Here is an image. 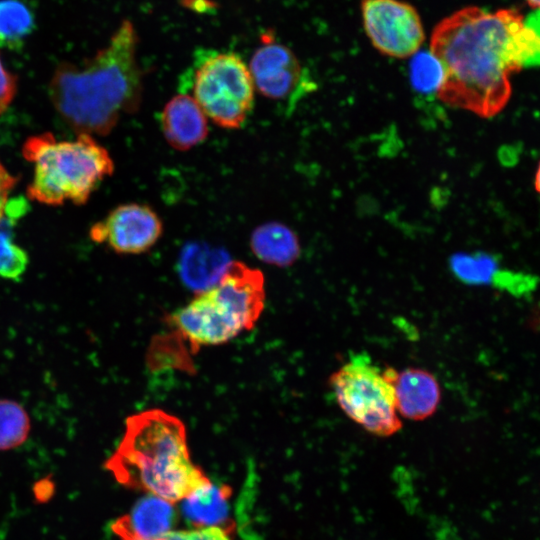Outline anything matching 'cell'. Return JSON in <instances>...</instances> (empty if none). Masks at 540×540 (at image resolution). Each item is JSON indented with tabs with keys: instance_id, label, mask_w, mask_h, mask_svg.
Segmentation results:
<instances>
[{
	"instance_id": "cell-1",
	"label": "cell",
	"mask_w": 540,
	"mask_h": 540,
	"mask_svg": "<svg viewBox=\"0 0 540 540\" xmlns=\"http://www.w3.org/2000/svg\"><path fill=\"white\" fill-rule=\"evenodd\" d=\"M429 51L443 69L438 98L492 117L509 100L510 75L540 63V32L515 11L467 6L434 27Z\"/></svg>"
},
{
	"instance_id": "cell-2",
	"label": "cell",
	"mask_w": 540,
	"mask_h": 540,
	"mask_svg": "<svg viewBox=\"0 0 540 540\" xmlns=\"http://www.w3.org/2000/svg\"><path fill=\"white\" fill-rule=\"evenodd\" d=\"M138 36L124 20L108 44L81 64L61 63L50 84V99L78 134L107 135L142 100V70L137 60Z\"/></svg>"
},
{
	"instance_id": "cell-3",
	"label": "cell",
	"mask_w": 540,
	"mask_h": 540,
	"mask_svg": "<svg viewBox=\"0 0 540 540\" xmlns=\"http://www.w3.org/2000/svg\"><path fill=\"white\" fill-rule=\"evenodd\" d=\"M105 468L126 488L175 504L210 481L192 461L184 423L161 409L126 419L123 437Z\"/></svg>"
},
{
	"instance_id": "cell-4",
	"label": "cell",
	"mask_w": 540,
	"mask_h": 540,
	"mask_svg": "<svg viewBox=\"0 0 540 540\" xmlns=\"http://www.w3.org/2000/svg\"><path fill=\"white\" fill-rule=\"evenodd\" d=\"M264 306L263 273L232 261L217 284L175 310L169 323L194 348L220 345L251 330Z\"/></svg>"
},
{
	"instance_id": "cell-5",
	"label": "cell",
	"mask_w": 540,
	"mask_h": 540,
	"mask_svg": "<svg viewBox=\"0 0 540 540\" xmlns=\"http://www.w3.org/2000/svg\"><path fill=\"white\" fill-rule=\"evenodd\" d=\"M22 151L24 158L34 164L27 195L46 205L66 201L85 204L114 171L108 151L85 133L72 141H57L51 133L32 136L25 141Z\"/></svg>"
},
{
	"instance_id": "cell-6",
	"label": "cell",
	"mask_w": 540,
	"mask_h": 540,
	"mask_svg": "<svg viewBox=\"0 0 540 540\" xmlns=\"http://www.w3.org/2000/svg\"><path fill=\"white\" fill-rule=\"evenodd\" d=\"M329 385L342 411L367 432L386 437L401 429L393 386L367 356L351 357Z\"/></svg>"
},
{
	"instance_id": "cell-7",
	"label": "cell",
	"mask_w": 540,
	"mask_h": 540,
	"mask_svg": "<svg viewBox=\"0 0 540 540\" xmlns=\"http://www.w3.org/2000/svg\"><path fill=\"white\" fill-rule=\"evenodd\" d=\"M254 90L249 69L237 54L213 52L197 60L192 97L218 126L240 128L252 109Z\"/></svg>"
},
{
	"instance_id": "cell-8",
	"label": "cell",
	"mask_w": 540,
	"mask_h": 540,
	"mask_svg": "<svg viewBox=\"0 0 540 540\" xmlns=\"http://www.w3.org/2000/svg\"><path fill=\"white\" fill-rule=\"evenodd\" d=\"M364 31L372 46L393 58L417 53L425 40L421 17L414 6L402 0H361Z\"/></svg>"
},
{
	"instance_id": "cell-9",
	"label": "cell",
	"mask_w": 540,
	"mask_h": 540,
	"mask_svg": "<svg viewBox=\"0 0 540 540\" xmlns=\"http://www.w3.org/2000/svg\"><path fill=\"white\" fill-rule=\"evenodd\" d=\"M248 69L254 88L271 100L292 101L314 85L293 51L276 42L271 33L263 35Z\"/></svg>"
},
{
	"instance_id": "cell-10",
	"label": "cell",
	"mask_w": 540,
	"mask_h": 540,
	"mask_svg": "<svg viewBox=\"0 0 540 540\" xmlns=\"http://www.w3.org/2000/svg\"><path fill=\"white\" fill-rule=\"evenodd\" d=\"M162 232V220L154 209L141 203H126L95 223L89 235L94 242L106 244L116 253L137 255L150 250Z\"/></svg>"
},
{
	"instance_id": "cell-11",
	"label": "cell",
	"mask_w": 540,
	"mask_h": 540,
	"mask_svg": "<svg viewBox=\"0 0 540 540\" xmlns=\"http://www.w3.org/2000/svg\"><path fill=\"white\" fill-rule=\"evenodd\" d=\"M383 373L393 386L396 410L402 417L420 421L436 412L441 389L432 373L413 367L400 371L387 367Z\"/></svg>"
},
{
	"instance_id": "cell-12",
	"label": "cell",
	"mask_w": 540,
	"mask_h": 540,
	"mask_svg": "<svg viewBox=\"0 0 540 540\" xmlns=\"http://www.w3.org/2000/svg\"><path fill=\"white\" fill-rule=\"evenodd\" d=\"M180 513L175 503L145 494L111 524L119 540H155L175 530Z\"/></svg>"
},
{
	"instance_id": "cell-13",
	"label": "cell",
	"mask_w": 540,
	"mask_h": 540,
	"mask_svg": "<svg viewBox=\"0 0 540 540\" xmlns=\"http://www.w3.org/2000/svg\"><path fill=\"white\" fill-rule=\"evenodd\" d=\"M160 126L168 144L180 151L199 145L209 132L207 116L188 94H178L165 104Z\"/></svg>"
},
{
	"instance_id": "cell-14",
	"label": "cell",
	"mask_w": 540,
	"mask_h": 540,
	"mask_svg": "<svg viewBox=\"0 0 540 540\" xmlns=\"http://www.w3.org/2000/svg\"><path fill=\"white\" fill-rule=\"evenodd\" d=\"M232 261L224 248L193 241L180 251L177 271L185 286L200 293L217 284Z\"/></svg>"
},
{
	"instance_id": "cell-15",
	"label": "cell",
	"mask_w": 540,
	"mask_h": 540,
	"mask_svg": "<svg viewBox=\"0 0 540 540\" xmlns=\"http://www.w3.org/2000/svg\"><path fill=\"white\" fill-rule=\"evenodd\" d=\"M450 267L467 284H491L517 297L528 288L527 274L502 269L497 258L488 253H456L450 258Z\"/></svg>"
},
{
	"instance_id": "cell-16",
	"label": "cell",
	"mask_w": 540,
	"mask_h": 540,
	"mask_svg": "<svg viewBox=\"0 0 540 540\" xmlns=\"http://www.w3.org/2000/svg\"><path fill=\"white\" fill-rule=\"evenodd\" d=\"M231 488L211 480L180 501L179 513L192 528L220 527L232 532L229 518Z\"/></svg>"
},
{
	"instance_id": "cell-17",
	"label": "cell",
	"mask_w": 540,
	"mask_h": 540,
	"mask_svg": "<svg viewBox=\"0 0 540 540\" xmlns=\"http://www.w3.org/2000/svg\"><path fill=\"white\" fill-rule=\"evenodd\" d=\"M250 248L258 259L277 267L292 265L301 253L297 234L277 221L256 227L250 236Z\"/></svg>"
},
{
	"instance_id": "cell-18",
	"label": "cell",
	"mask_w": 540,
	"mask_h": 540,
	"mask_svg": "<svg viewBox=\"0 0 540 540\" xmlns=\"http://www.w3.org/2000/svg\"><path fill=\"white\" fill-rule=\"evenodd\" d=\"M35 25L31 9L21 0H0V45L16 49Z\"/></svg>"
},
{
	"instance_id": "cell-19",
	"label": "cell",
	"mask_w": 540,
	"mask_h": 540,
	"mask_svg": "<svg viewBox=\"0 0 540 540\" xmlns=\"http://www.w3.org/2000/svg\"><path fill=\"white\" fill-rule=\"evenodd\" d=\"M30 419L19 403L0 400V450H11L22 445L30 432Z\"/></svg>"
},
{
	"instance_id": "cell-20",
	"label": "cell",
	"mask_w": 540,
	"mask_h": 540,
	"mask_svg": "<svg viewBox=\"0 0 540 540\" xmlns=\"http://www.w3.org/2000/svg\"><path fill=\"white\" fill-rule=\"evenodd\" d=\"M17 215L11 214L8 208L0 222V277L17 280L26 270L28 256L12 239L11 227Z\"/></svg>"
},
{
	"instance_id": "cell-21",
	"label": "cell",
	"mask_w": 540,
	"mask_h": 540,
	"mask_svg": "<svg viewBox=\"0 0 540 540\" xmlns=\"http://www.w3.org/2000/svg\"><path fill=\"white\" fill-rule=\"evenodd\" d=\"M410 81L413 89L421 94L438 92L443 81V69L430 51H418L411 57Z\"/></svg>"
},
{
	"instance_id": "cell-22",
	"label": "cell",
	"mask_w": 540,
	"mask_h": 540,
	"mask_svg": "<svg viewBox=\"0 0 540 540\" xmlns=\"http://www.w3.org/2000/svg\"><path fill=\"white\" fill-rule=\"evenodd\" d=\"M230 533L220 527H200L173 530L155 540H231Z\"/></svg>"
},
{
	"instance_id": "cell-23",
	"label": "cell",
	"mask_w": 540,
	"mask_h": 540,
	"mask_svg": "<svg viewBox=\"0 0 540 540\" xmlns=\"http://www.w3.org/2000/svg\"><path fill=\"white\" fill-rule=\"evenodd\" d=\"M17 91V77L5 69L0 58V115L9 107Z\"/></svg>"
},
{
	"instance_id": "cell-24",
	"label": "cell",
	"mask_w": 540,
	"mask_h": 540,
	"mask_svg": "<svg viewBox=\"0 0 540 540\" xmlns=\"http://www.w3.org/2000/svg\"><path fill=\"white\" fill-rule=\"evenodd\" d=\"M18 179L11 175L8 170L0 163V222L5 216L8 205V196L16 185Z\"/></svg>"
},
{
	"instance_id": "cell-25",
	"label": "cell",
	"mask_w": 540,
	"mask_h": 540,
	"mask_svg": "<svg viewBox=\"0 0 540 540\" xmlns=\"http://www.w3.org/2000/svg\"><path fill=\"white\" fill-rule=\"evenodd\" d=\"M181 4L198 13H207L211 10H215L217 5L212 0H181Z\"/></svg>"
},
{
	"instance_id": "cell-26",
	"label": "cell",
	"mask_w": 540,
	"mask_h": 540,
	"mask_svg": "<svg viewBox=\"0 0 540 540\" xmlns=\"http://www.w3.org/2000/svg\"><path fill=\"white\" fill-rule=\"evenodd\" d=\"M535 189L540 194V163L536 171L535 176Z\"/></svg>"
},
{
	"instance_id": "cell-27",
	"label": "cell",
	"mask_w": 540,
	"mask_h": 540,
	"mask_svg": "<svg viewBox=\"0 0 540 540\" xmlns=\"http://www.w3.org/2000/svg\"><path fill=\"white\" fill-rule=\"evenodd\" d=\"M527 2L531 6L540 9V0H527Z\"/></svg>"
}]
</instances>
